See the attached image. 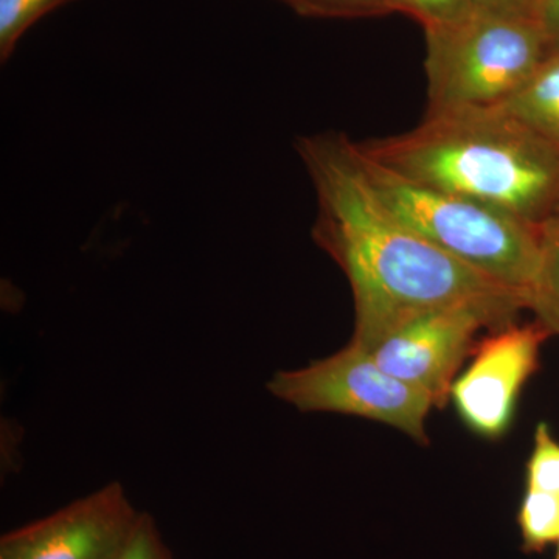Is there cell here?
<instances>
[{"instance_id":"1","label":"cell","mask_w":559,"mask_h":559,"mask_svg":"<svg viewBox=\"0 0 559 559\" xmlns=\"http://www.w3.org/2000/svg\"><path fill=\"white\" fill-rule=\"evenodd\" d=\"M294 150L318 204L312 240L336 261L352 288V344L370 352L401 323L450 305L527 310L520 294L452 259L392 213L367 179L347 134L300 135Z\"/></svg>"},{"instance_id":"2","label":"cell","mask_w":559,"mask_h":559,"mask_svg":"<svg viewBox=\"0 0 559 559\" xmlns=\"http://www.w3.org/2000/svg\"><path fill=\"white\" fill-rule=\"evenodd\" d=\"M359 145L401 176L539 229L559 216V148L498 108L426 114L414 130Z\"/></svg>"},{"instance_id":"3","label":"cell","mask_w":559,"mask_h":559,"mask_svg":"<svg viewBox=\"0 0 559 559\" xmlns=\"http://www.w3.org/2000/svg\"><path fill=\"white\" fill-rule=\"evenodd\" d=\"M356 151L371 187L406 226L527 304L539 264V227L401 176L370 157L359 142Z\"/></svg>"},{"instance_id":"4","label":"cell","mask_w":559,"mask_h":559,"mask_svg":"<svg viewBox=\"0 0 559 559\" xmlns=\"http://www.w3.org/2000/svg\"><path fill=\"white\" fill-rule=\"evenodd\" d=\"M425 35L426 114L498 108L558 47L540 21L481 10Z\"/></svg>"},{"instance_id":"5","label":"cell","mask_w":559,"mask_h":559,"mask_svg":"<svg viewBox=\"0 0 559 559\" xmlns=\"http://www.w3.org/2000/svg\"><path fill=\"white\" fill-rule=\"evenodd\" d=\"M267 390L300 412L367 418L399 429L418 443H429L426 419L436 409L432 400L392 377L369 349L352 342L301 369L277 371Z\"/></svg>"},{"instance_id":"6","label":"cell","mask_w":559,"mask_h":559,"mask_svg":"<svg viewBox=\"0 0 559 559\" xmlns=\"http://www.w3.org/2000/svg\"><path fill=\"white\" fill-rule=\"evenodd\" d=\"M520 312L481 304H457L415 316L370 349L382 369L447 406L466 356L480 330L516 322Z\"/></svg>"},{"instance_id":"7","label":"cell","mask_w":559,"mask_h":559,"mask_svg":"<svg viewBox=\"0 0 559 559\" xmlns=\"http://www.w3.org/2000/svg\"><path fill=\"white\" fill-rule=\"evenodd\" d=\"M549 336L535 320L499 326L477 342L473 359L455 378L450 396L471 432L488 440L509 432L522 389L539 369L540 347Z\"/></svg>"},{"instance_id":"8","label":"cell","mask_w":559,"mask_h":559,"mask_svg":"<svg viewBox=\"0 0 559 559\" xmlns=\"http://www.w3.org/2000/svg\"><path fill=\"white\" fill-rule=\"evenodd\" d=\"M140 518L119 481L7 533L0 559H117Z\"/></svg>"},{"instance_id":"9","label":"cell","mask_w":559,"mask_h":559,"mask_svg":"<svg viewBox=\"0 0 559 559\" xmlns=\"http://www.w3.org/2000/svg\"><path fill=\"white\" fill-rule=\"evenodd\" d=\"M498 109L559 148V46Z\"/></svg>"},{"instance_id":"10","label":"cell","mask_w":559,"mask_h":559,"mask_svg":"<svg viewBox=\"0 0 559 559\" xmlns=\"http://www.w3.org/2000/svg\"><path fill=\"white\" fill-rule=\"evenodd\" d=\"M527 310L551 336H559V216L540 229L539 264L528 290Z\"/></svg>"},{"instance_id":"11","label":"cell","mask_w":559,"mask_h":559,"mask_svg":"<svg viewBox=\"0 0 559 559\" xmlns=\"http://www.w3.org/2000/svg\"><path fill=\"white\" fill-rule=\"evenodd\" d=\"M522 544L527 551H540L559 540V496L525 489L518 513Z\"/></svg>"},{"instance_id":"12","label":"cell","mask_w":559,"mask_h":559,"mask_svg":"<svg viewBox=\"0 0 559 559\" xmlns=\"http://www.w3.org/2000/svg\"><path fill=\"white\" fill-rule=\"evenodd\" d=\"M72 0H0V60L9 61L25 33Z\"/></svg>"},{"instance_id":"13","label":"cell","mask_w":559,"mask_h":559,"mask_svg":"<svg viewBox=\"0 0 559 559\" xmlns=\"http://www.w3.org/2000/svg\"><path fill=\"white\" fill-rule=\"evenodd\" d=\"M393 13H403L421 24L425 32L452 27L476 13L474 0H389Z\"/></svg>"},{"instance_id":"14","label":"cell","mask_w":559,"mask_h":559,"mask_svg":"<svg viewBox=\"0 0 559 559\" xmlns=\"http://www.w3.org/2000/svg\"><path fill=\"white\" fill-rule=\"evenodd\" d=\"M304 17L367 20L393 13L389 0H280Z\"/></svg>"},{"instance_id":"15","label":"cell","mask_w":559,"mask_h":559,"mask_svg":"<svg viewBox=\"0 0 559 559\" xmlns=\"http://www.w3.org/2000/svg\"><path fill=\"white\" fill-rule=\"evenodd\" d=\"M527 488L559 496V443L547 423L536 426L533 451L527 463Z\"/></svg>"},{"instance_id":"16","label":"cell","mask_w":559,"mask_h":559,"mask_svg":"<svg viewBox=\"0 0 559 559\" xmlns=\"http://www.w3.org/2000/svg\"><path fill=\"white\" fill-rule=\"evenodd\" d=\"M117 559H171L150 514L140 513L138 525Z\"/></svg>"},{"instance_id":"17","label":"cell","mask_w":559,"mask_h":559,"mask_svg":"<svg viewBox=\"0 0 559 559\" xmlns=\"http://www.w3.org/2000/svg\"><path fill=\"white\" fill-rule=\"evenodd\" d=\"M474 2L477 10L540 21L539 0H474Z\"/></svg>"},{"instance_id":"18","label":"cell","mask_w":559,"mask_h":559,"mask_svg":"<svg viewBox=\"0 0 559 559\" xmlns=\"http://www.w3.org/2000/svg\"><path fill=\"white\" fill-rule=\"evenodd\" d=\"M540 21L559 46V0H539Z\"/></svg>"},{"instance_id":"19","label":"cell","mask_w":559,"mask_h":559,"mask_svg":"<svg viewBox=\"0 0 559 559\" xmlns=\"http://www.w3.org/2000/svg\"><path fill=\"white\" fill-rule=\"evenodd\" d=\"M555 559H559V540H558V551H557V557H555Z\"/></svg>"}]
</instances>
